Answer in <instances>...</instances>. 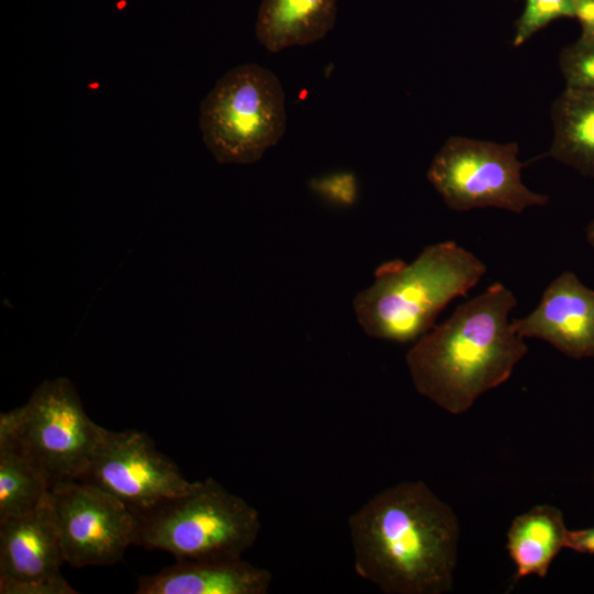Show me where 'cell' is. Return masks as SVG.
Segmentation results:
<instances>
[{"mask_svg":"<svg viewBox=\"0 0 594 594\" xmlns=\"http://www.w3.org/2000/svg\"><path fill=\"white\" fill-rule=\"evenodd\" d=\"M337 4L338 0H261L256 37L272 53L316 43L334 28Z\"/></svg>","mask_w":594,"mask_h":594,"instance_id":"4fadbf2b","label":"cell"},{"mask_svg":"<svg viewBox=\"0 0 594 594\" xmlns=\"http://www.w3.org/2000/svg\"><path fill=\"white\" fill-rule=\"evenodd\" d=\"M573 18L581 25L580 40L594 44V0H572Z\"/></svg>","mask_w":594,"mask_h":594,"instance_id":"ffe728a7","label":"cell"},{"mask_svg":"<svg viewBox=\"0 0 594 594\" xmlns=\"http://www.w3.org/2000/svg\"><path fill=\"white\" fill-rule=\"evenodd\" d=\"M565 87L594 91V44L578 40L561 51Z\"/></svg>","mask_w":594,"mask_h":594,"instance_id":"ac0fdd59","label":"cell"},{"mask_svg":"<svg viewBox=\"0 0 594 594\" xmlns=\"http://www.w3.org/2000/svg\"><path fill=\"white\" fill-rule=\"evenodd\" d=\"M568 531L562 512L547 504L514 518L506 548L516 566L515 582L530 575L546 578L552 561L565 548Z\"/></svg>","mask_w":594,"mask_h":594,"instance_id":"5bb4252c","label":"cell"},{"mask_svg":"<svg viewBox=\"0 0 594 594\" xmlns=\"http://www.w3.org/2000/svg\"><path fill=\"white\" fill-rule=\"evenodd\" d=\"M48 494L41 472L15 449L0 446V521L34 512Z\"/></svg>","mask_w":594,"mask_h":594,"instance_id":"2e32d148","label":"cell"},{"mask_svg":"<svg viewBox=\"0 0 594 594\" xmlns=\"http://www.w3.org/2000/svg\"><path fill=\"white\" fill-rule=\"evenodd\" d=\"M516 305L513 292L496 282L420 337L406 355L418 393L461 415L505 383L528 352L509 321Z\"/></svg>","mask_w":594,"mask_h":594,"instance_id":"7a4b0ae2","label":"cell"},{"mask_svg":"<svg viewBox=\"0 0 594 594\" xmlns=\"http://www.w3.org/2000/svg\"><path fill=\"white\" fill-rule=\"evenodd\" d=\"M48 499L66 563L110 565L135 544L136 517L110 494L70 481L52 486Z\"/></svg>","mask_w":594,"mask_h":594,"instance_id":"9c48e42d","label":"cell"},{"mask_svg":"<svg viewBox=\"0 0 594 594\" xmlns=\"http://www.w3.org/2000/svg\"><path fill=\"white\" fill-rule=\"evenodd\" d=\"M356 575L386 594H443L453 587L460 527L421 481L392 485L348 520Z\"/></svg>","mask_w":594,"mask_h":594,"instance_id":"6da1fadb","label":"cell"},{"mask_svg":"<svg viewBox=\"0 0 594 594\" xmlns=\"http://www.w3.org/2000/svg\"><path fill=\"white\" fill-rule=\"evenodd\" d=\"M310 187L315 193L340 206H351L356 200V179L350 173L315 178L310 182Z\"/></svg>","mask_w":594,"mask_h":594,"instance_id":"d6986e66","label":"cell"},{"mask_svg":"<svg viewBox=\"0 0 594 594\" xmlns=\"http://www.w3.org/2000/svg\"><path fill=\"white\" fill-rule=\"evenodd\" d=\"M565 548L582 553L594 554V527L569 530Z\"/></svg>","mask_w":594,"mask_h":594,"instance_id":"44dd1931","label":"cell"},{"mask_svg":"<svg viewBox=\"0 0 594 594\" xmlns=\"http://www.w3.org/2000/svg\"><path fill=\"white\" fill-rule=\"evenodd\" d=\"M586 240L587 242L594 246V219L591 221V223L586 228Z\"/></svg>","mask_w":594,"mask_h":594,"instance_id":"7402d4cb","label":"cell"},{"mask_svg":"<svg viewBox=\"0 0 594 594\" xmlns=\"http://www.w3.org/2000/svg\"><path fill=\"white\" fill-rule=\"evenodd\" d=\"M521 338L541 339L572 359L594 358V290L563 272L527 316L513 319Z\"/></svg>","mask_w":594,"mask_h":594,"instance_id":"8fae6325","label":"cell"},{"mask_svg":"<svg viewBox=\"0 0 594 594\" xmlns=\"http://www.w3.org/2000/svg\"><path fill=\"white\" fill-rule=\"evenodd\" d=\"M549 155L594 177V91L565 87L552 103Z\"/></svg>","mask_w":594,"mask_h":594,"instance_id":"9a60e30c","label":"cell"},{"mask_svg":"<svg viewBox=\"0 0 594 594\" xmlns=\"http://www.w3.org/2000/svg\"><path fill=\"white\" fill-rule=\"evenodd\" d=\"M560 18H573L572 0H525L516 21L513 45L520 46L541 29Z\"/></svg>","mask_w":594,"mask_h":594,"instance_id":"e0dca14e","label":"cell"},{"mask_svg":"<svg viewBox=\"0 0 594 594\" xmlns=\"http://www.w3.org/2000/svg\"><path fill=\"white\" fill-rule=\"evenodd\" d=\"M63 563L48 496L34 512L0 521L1 594H76L61 574Z\"/></svg>","mask_w":594,"mask_h":594,"instance_id":"30bf717a","label":"cell"},{"mask_svg":"<svg viewBox=\"0 0 594 594\" xmlns=\"http://www.w3.org/2000/svg\"><path fill=\"white\" fill-rule=\"evenodd\" d=\"M270 570L242 558L177 560L152 575L139 579L136 594H266Z\"/></svg>","mask_w":594,"mask_h":594,"instance_id":"7c38bea8","label":"cell"},{"mask_svg":"<svg viewBox=\"0 0 594 594\" xmlns=\"http://www.w3.org/2000/svg\"><path fill=\"white\" fill-rule=\"evenodd\" d=\"M522 167L517 143L452 136L432 158L427 177L452 210L493 207L520 213L549 201L524 185Z\"/></svg>","mask_w":594,"mask_h":594,"instance_id":"52a82bcc","label":"cell"},{"mask_svg":"<svg viewBox=\"0 0 594 594\" xmlns=\"http://www.w3.org/2000/svg\"><path fill=\"white\" fill-rule=\"evenodd\" d=\"M285 92L276 75L243 64L221 76L199 107V128L218 163L251 164L286 131Z\"/></svg>","mask_w":594,"mask_h":594,"instance_id":"8992f818","label":"cell"},{"mask_svg":"<svg viewBox=\"0 0 594 594\" xmlns=\"http://www.w3.org/2000/svg\"><path fill=\"white\" fill-rule=\"evenodd\" d=\"M134 515L135 546L178 561L242 558L262 527L257 509L212 477Z\"/></svg>","mask_w":594,"mask_h":594,"instance_id":"277c9868","label":"cell"},{"mask_svg":"<svg viewBox=\"0 0 594 594\" xmlns=\"http://www.w3.org/2000/svg\"><path fill=\"white\" fill-rule=\"evenodd\" d=\"M106 431L87 416L65 377L42 382L26 404L0 414V446L28 459L50 490L80 477Z\"/></svg>","mask_w":594,"mask_h":594,"instance_id":"5b68a950","label":"cell"},{"mask_svg":"<svg viewBox=\"0 0 594 594\" xmlns=\"http://www.w3.org/2000/svg\"><path fill=\"white\" fill-rule=\"evenodd\" d=\"M486 273V265L453 241L426 246L410 263L380 265L374 282L360 292L353 308L372 338L399 343L417 341L435 327L438 315L466 295Z\"/></svg>","mask_w":594,"mask_h":594,"instance_id":"3957f363","label":"cell"},{"mask_svg":"<svg viewBox=\"0 0 594 594\" xmlns=\"http://www.w3.org/2000/svg\"><path fill=\"white\" fill-rule=\"evenodd\" d=\"M77 482L110 494L133 514L185 494L197 483L186 480L145 432L134 429H107Z\"/></svg>","mask_w":594,"mask_h":594,"instance_id":"ba28073f","label":"cell"}]
</instances>
